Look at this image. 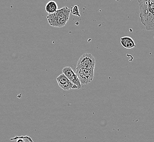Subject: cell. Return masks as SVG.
<instances>
[{"label": "cell", "mask_w": 154, "mask_h": 142, "mask_svg": "<svg viewBox=\"0 0 154 142\" xmlns=\"http://www.w3.org/2000/svg\"><path fill=\"white\" fill-rule=\"evenodd\" d=\"M139 17L148 31L154 30V0H138Z\"/></svg>", "instance_id": "1"}, {"label": "cell", "mask_w": 154, "mask_h": 142, "mask_svg": "<svg viewBox=\"0 0 154 142\" xmlns=\"http://www.w3.org/2000/svg\"><path fill=\"white\" fill-rule=\"evenodd\" d=\"M71 13V8L64 7L58 9L57 12L48 15V23L51 26L61 28L66 26L68 22Z\"/></svg>", "instance_id": "2"}, {"label": "cell", "mask_w": 154, "mask_h": 142, "mask_svg": "<svg viewBox=\"0 0 154 142\" xmlns=\"http://www.w3.org/2000/svg\"><path fill=\"white\" fill-rule=\"evenodd\" d=\"M95 59L91 54H84L77 62V68L95 69Z\"/></svg>", "instance_id": "3"}, {"label": "cell", "mask_w": 154, "mask_h": 142, "mask_svg": "<svg viewBox=\"0 0 154 142\" xmlns=\"http://www.w3.org/2000/svg\"><path fill=\"white\" fill-rule=\"evenodd\" d=\"M75 73L82 85H86L91 83L94 78V69H76Z\"/></svg>", "instance_id": "4"}, {"label": "cell", "mask_w": 154, "mask_h": 142, "mask_svg": "<svg viewBox=\"0 0 154 142\" xmlns=\"http://www.w3.org/2000/svg\"><path fill=\"white\" fill-rule=\"evenodd\" d=\"M63 74H65L66 77L68 78L72 83L74 84L75 85L77 86V89L82 88V84L80 83V80L77 77L75 72H74L70 67H65L62 69Z\"/></svg>", "instance_id": "5"}, {"label": "cell", "mask_w": 154, "mask_h": 142, "mask_svg": "<svg viewBox=\"0 0 154 142\" xmlns=\"http://www.w3.org/2000/svg\"><path fill=\"white\" fill-rule=\"evenodd\" d=\"M57 82L59 86L64 90H69L71 89H77V86L72 83L70 80L66 77L64 74H60L57 78Z\"/></svg>", "instance_id": "6"}, {"label": "cell", "mask_w": 154, "mask_h": 142, "mask_svg": "<svg viewBox=\"0 0 154 142\" xmlns=\"http://www.w3.org/2000/svg\"><path fill=\"white\" fill-rule=\"evenodd\" d=\"M120 44L122 47L128 49H132L136 47V44L134 39L130 37H128V36H125L121 38Z\"/></svg>", "instance_id": "7"}, {"label": "cell", "mask_w": 154, "mask_h": 142, "mask_svg": "<svg viewBox=\"0 0 154 142\" xmlns=\"http://www.w3.org/2000/svg\"><path fill=\"white\" fill-rule=\"evenodd\" d=\"M45 10L48 13L53 14L58 10V6L57 2L54 1H49L45 7Z\"/></svg>", "instance_id": "8"}, {"label": "cell", "mask_w": 154, "mask_h": 142, "mask_svg": "<svg viewBox=\"0 0 154 142\" xmlns=\"http://www.w3.org/2000/svg\"><path fill=\"white\" fill-rule=\"evenodd\" d=\"M71 13L75 16H78L79 17L80 16L79 10L78 6H74V7H73L71 9Z\"/></svg>", "instance_id": "9"}, {"label": "cell", "mask_w": 154, "mask_h": 142, "mask_svg": "<svg viewBox=\"0 0 154 142\" xmlns=\"http://www.w3.org/2000/svg\"><path fill=\"white\" fill-rule=\"evenodd\" d=\"M17 142H25L24 139H19L17 140Z\"/></svg>", "instance_id": "10"}]
</instances>
